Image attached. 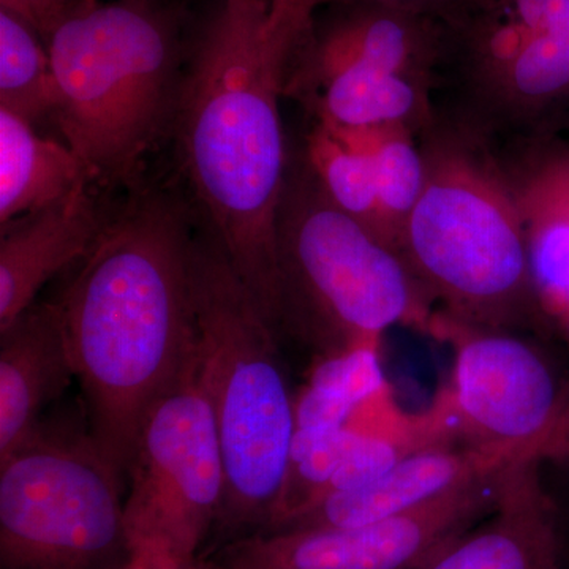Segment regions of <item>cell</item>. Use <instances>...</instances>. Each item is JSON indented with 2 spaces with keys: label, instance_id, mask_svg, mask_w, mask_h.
Returning a JSON list of instances; mask_svg holds the SVG:
<instances>
[{
  "label": "cell",
  "instance_id": "cell-11",
  "mask_svg": "<svg viewBox=\"0 0 569 569\" xmlns=\"http://www.w3.org/2000/svg\"><path fill=\"white\" fill-rule=\"evenodd\" d=\"M509 473L362 526L252 535L204 559L216 569H415L492 511Z\"/></svg>",
  "mask_w": 569,
  "mask_h": 569
},
{
  "label": "cell",
  "instance_id": "cell-4",
  "mask_svg": "<svg viewBox=\"0 0 569 569\" xmlns=\"http://www.w3.org/2000/svg\"><path fill=\"white\" fill-rule=\"evenodd\" d=\"M418 138L426 183L399 253L430 305L459 323L552 339L522 217L496 153L436 122Z\"/></svg>",
  "mask_w": 569,
  "mask_h": 569
},
{
  "label": "cell",
  "instance_id": "cell-9",
  "mask_svg": "<svg viewBox=\"0 0 569 569\" xmlns=\"http://www.w3.org/2000/svg\"><path fill=\"white\" fill-rule=\"evenodd\" d=\"M127 477L123 522L132 559L153 567L200 560L222 512L227 471L194 351L146 415Z\"/></svg>",
  "mask_w": 569,
  "mask_h": 569
},
{
  "label": "cell",
  "instance_id": "cell-17",
  "mask_svg": "<svg viewBox=\"0 0 569 569\" xmlns=\"http://www.w3.org/2000/svg\"><path fill=\"white\" fill-rule=\"evenodd\" d=\"M91 183L69 144L40 137L33 123L0 108L2 227L67 200Z\"/></svg>",
  "mask_w": 569,
  "mask_h": 569
},
{
  "label": "cell",
  "instance_id": "cell-10",
  "mask_svg": "<svg viewBox=\"0 0 569 569\" xmlns=\"http://www.w3.org/2000/svg\"><path fill=\"white\" fill-rule=\"evenodd\" d=\"M429 336L455 355L445 389L460 440L529 445L569 462V366L556 340L433 317Z\"/></svg>",
  "mask_w": 569,
  "mask_h": 569
},
{
  "label": "cell",
  "instance_id": "cell-16",
  "mask_svg": "<svg viewBox=\"0 0 569 569\" xmlns=\"http://www.w3.org/2000/svg\"><path fill=\"white\" fill-rule=\"evenodd\" d=\"M74 378L54 302L33 305L0 331V460L39 427L43 408Z\"/></svg>",
  "mask_w": 569,
  "mask_h": 569
},
{
  "label": "cell",
  "instance_id": "cell-22",
  "mask_svg": "<svg viewBox=\"0 0 569 569\" xmlns=\"http://www.w3.org/2000/svg\"><path fill=\"white\" fill-rule=\"evenodd\" d=\"M320 0H268L266 47L283 78L296 50L306 40Z\"/></svg>",
  "mask_w": 569,
  "mask_h": 569
},
{
  "label": "cell",
  "instance_id": "cell-26",
  "mask_svg": "<svg viewBox=\"0 0 569 569\" xmlns=\"http://www.w3.org/2000/svg\"><path fill=\"white\" fill-rule=\"evenodd\" d=\"M81 2H91V0H80V3ZM80 3H78V6H80Z\"/></svg>",
  "mask_w": 569,
  "mask_h": 569
},
{
  "label": "cell",
  "instance_id": "cell-13",
  "mask_svg": "<svg viewBox=\"0 0 569 569\" xmlns=\"http://www.w3.org/2000/svg\"><path fill=\"white\" fill-rule=\"evenodd\" d=\"M498 160L529 241L539 312L569 353V134Z\"/></svg>",
  "mask_w": 569,
  "mask_h": 569
},
{
  "label": "cell",
  "instance_id": "cell-18",
  "mask_svg": "<svg viewBox=\"0 0 569 569\" xmlns=\"http://www.w3.org/2000/svg\"><path fill=\"white\" fill-rule=\"evenodd\" d=\"M389 387L380 362V342L316 361L309 381L296 395V430L347 426L367 400Z\"/></svg>",
  "mask_w": 569,
  "mask_h": 569
},
{
  "label": "cell",
  "instance_id": "cell-15",
  "mask_svg": "<svg viewBox=\"0 0 569 569\" xmlns=\"http://www.w3.org/2000/svg\"><path fill=\"white\" fill-rule=\"evenodd\" d=\"M104 224L84 187L61 203L2 227L0 331L36 302L48 280L88 257Z\"/></svg>",
  "mask_w": 569,
  "mask_h": 569
},
{
  "label": "cell",
  "instance_id": "cell-21",
  "mask_svg": "<svg viewBox=\"0 0 569 569\" xmlns=\"http://www.w3.org/2000/svg\"><path fill=\"white\" fill-rule=\"evenodd\" d=\"M0 108L36 123L54 116L56 81L47 41L0 7Z\"/></svg>",
  "mask_w": 569,
  "mask_h": 569
},
{
  "label": "cell",
  "instance_id": "cell-8",
  "mask_svg": "<svg viewBox=\"0 0 569 569\" xmlns=\"http://www.w3.org/2000/svg\"><path fill=\"white\" fill-rule=\"evenodd\" d=\"M122 488L88 427L41 421L0 460V569H121Z\"/></svg>",
  "mask_w": 569,
  "mask_h": 569
},
{
  "label": "cell",
  "instance_id": "cell-25",
  "mask_svg": "<svg viewBox=\"0 0 569 569\" xmlns=\"http://www.w3.org/2000/svg\"><path fill=\"white\" fill-rule=\"evenodd\" d=\"M121 569H216V567L208 559H200L192 565H186V567H153V565L142 563V561L130 557V560Z\"/></svg>",
  "mask_w": 569,
  "mask_h": 569
},
{
  "label": "cell",
  "instance_id": "cell-2",
  "mask_svg": "<svg viewBox=\"0 0 569 569\" xmlns=\"http://www.w3.org/2000/svg\"><path fill=\"white\" fill-rule=\"evenodd\" d=\"M268 0H222L183 73L179 159L211 238L282 336L277 216L287 182L283 73L266 47Z\"/></svg>",
  "mask_w": 569,
  "mask_h": 569
},
{
  "label": "cell",
  "instance_id": "cell-19",
  "mask_svg": "<svg viewBox=\"0 0 569 569\" xmlns=\"http://www.w3.org/2000/svg\"><path fill=\"white\" fill-rule=\"evenodd\" d=\"M346 130L372 160L380 239L399 252L403 228L426 183V159L418 134L407 127Z\"/></svg>",
  "mask_w": 569,
  "mask_h": 569
},
{
  "label": "cell",
  "instance_id": "cell-1",
  "mask_svg": "<svg viewBox=\"0 0 569 569\" xmlns=\"http://www.w3.org/2000/svg\"><path fill=\"white\" fill-rule=\"evenodd\" d=\"M193 241L178 201L138 193L54 302L89 433L122 481L146 415L194 351Z\"/></svg>",
  "mask_w": 569,
  "mask_h": 569
},
{
  "label": "cell",
  "instance_id": "cell-14",
  "mask_svg": "<svg viewBox=\"0 0 569 569\" xmlns=\"http://www.w3.org/2000/svg\"><path fill=\"white\" fill-rule=\"evenodd\" d=\"M545 467L511 471L492 511L415 569H561L559 519Z\"/></svg>",
  "mask_w": 569,
  "mask_h": 569
},
{
  "label": "cell",
  "instance_id": "cell-6",
  "mask_svg": "<svg viewBox=\"0 0 569 569\" xmlns=\"http://www.w3.org/2000/svg\"><path fill=\"white\" fill-rule=\"evenodd\" d=\"M441 22L433 122L496 156L569 134V0H466Z\"/></svg>",
  "mask_w": 569,
  "mask_h": 569
},
{
  "label": "cell",
  "instance_id": "cell-7",
  "mask_svg": "<svg viewBox=\"0 0 569 569\" xmlns=\"http://www.w3.org/2000/svg\"><path fill=\"white\" fill-rule=\"evenodd\" d=\"M276 239L282 336L316 361L381 342L392 326L429 335L437 312L403 258L332 203L307 162L287 174Z\"/></svg>",
  "mask_w": 569,
  "mask_h": 569
},
{
  "label": "cell",
  "instance_id": "cell-12",
  "mask_svg": "<svg viewBox=\"0 0 569 569\" xmlns=\"http://www.w3.org/2000/svg\"><path fill=\"white\" fill-rule=\"evenodd\" d=\"M537 462L552 463L542 449L529 445L455 441L422 449L403 459L373 485L321 498L266 533L362 526Z\"/></svg>",
  "mask_w": 569,
  "mask_h": 569
},
{
  "label": "cell",
  "instance_id": "cell-24",
  "mask_svg": "<svg viewBox=\"0 0 569 569\" xmlns=\"http://www.w3.org/2000/svg\"><path fill=\"white\" fill-rule=\"evenodd\" d=\"M462 2L466 0H320V9L325 6H348V3H383V6L402 7V9L425 11V13L443 17Z\"/></svg>",
  "mask_w": 569,
  "mask_h": 569
},
{
  "label": "cell",
  "instance_id": "cell-5",
  "mask_svg": "<svg viewBox=\"0 0 569 569\" xmlns=\"http://www.w3.org/2000/svg\"><path fill=\"white\" fill-rule=\"evenodd\" d=\"M54 116L91 182L132 181L173 126L181 22L157 0L81 2L47 37Z\"/></svg>",
  "mask_w": 569,
  "mask_h": 569
},
{
  "label": "cell",
  "instance_id": "cell-20",
  "mask_svg": "<svg viewBox=\"0 0 569 569\" xmlns=\"http://www.w3.org/2000/svg\"><path fill=\"white\" fill-rule=\"evenodd\" d=\"M306 162L332 203L380 239V209L372 160L351 133L317 121L306 138Z\"/></svg>",
  "mask_w": 569,
  "mask_h": 569
},
{
  "label": "cell",
  "instance_id": "cell-23",
  "mask_svg": "<svg viewBox=\"0 0 569 569\" xmlns=\"http://www.w3.org/2000/svg\"><path fill=\"white\" fill-rule=\"evenodd\" d=\"M80 0H0V7L20 14L47 41L52 29Z\"/></svg>",
  "mask_w": 569,
  "mask_h": 569
},
{
  "label": "cell",
  "instance_id": "cell-3",
  "mask_svg": "<svg viewBox=\"0 0 569 569\" xmlns=\"http://www.w3.org/2000/svg\"><path fill=\"white\" fill-rule=\"evenodd\" d=\"M192 290L194 358L227 471L212 553L274 520L293 447L296 395L279 335L211 236L194 238Z\"/></svg>",
  "mask_w": 569,
  "mask_h": 569
}]
</instances>
